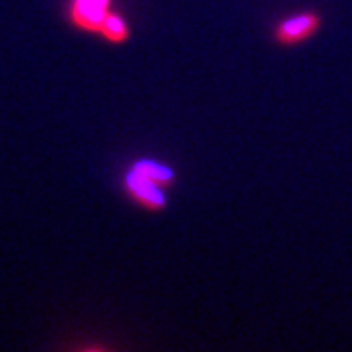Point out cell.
<instances>
[{
  "mask_svg": "<svg viewBox=\"0 0 352 352\" xmlns=\"http://www.w3.org/2000/svg\"><path fill=\"white\" fill-rule=\"evenodd\" d=\"M324 28V16L313 8L298 10L278 19L272 25V42L278 49L289 51L304 45Z\"/></svg>",
  "mask_w": 352,
  "mask_h": 352,
  "instance_id": "cell-1",
  "label": "cell"
},
{
  "mask_svg": "<svg viewBox=\"0 0 352 352\" xmlns=\"http://www.w3.org/2000/svg\"><path fill=\"white\" fill-rule=\"evenodd\" d=\"M121 190L137 209L144 210V212L160 214L167 209L166 189L146 175H142L139 169H135L131 164L122 173Z\"/></svg>",
  "mask_w": 352,
  "mask_h": 352,
  "instance_id": "cell-2",
  "label": "cell"
},
{
  "mask_svg": "<svg viewBox=\"0 0 352 352\" xmlns=\"http://www.w3.org/2000/svg\"><path fill=\"white\" fill-rule=\"evenodd\" d=\"M110 10L113 0H67V25L85 36H98L99 25Z\"/></svg>",
  "mask_w": 352,
  "mask_h": 352,
  "instance_id": "cell-3",
  "label": "cell"
},
{
  "mask_svg": "<svg viewBox=\"0 0 352 352\" xmlns=\"http://www.w3.org/2000/svg\"><path fill=\"white\" fill-rule=\"evenodd\" d=\"M131 36H133V29H131L130 20L126 19L121 11H108L98 29L99 40L110 47H122L130 43Z\"/></svg>",
  "mask_w": 352,
  "mask_h": 352,
  "instance_id": "cell-4",
  "label": "cell"
}]
</instances>
